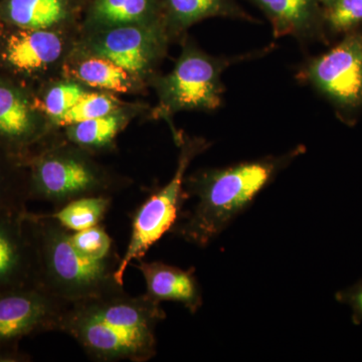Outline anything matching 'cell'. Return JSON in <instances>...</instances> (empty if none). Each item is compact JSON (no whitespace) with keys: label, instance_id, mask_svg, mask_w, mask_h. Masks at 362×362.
<instances>
[{"label":"cell","instance_id":"obj_1","mask_svg":"<svg viewBox=\"0 0 362 362\" xmlns=\"http://www.w3.org/2000/svg\"><path fill=\"white\" fill-rule=\"evenodd\" d=\"M160 302L125 290L70 302L59 332L97 362H147L156 356V328L165 320Z\"/></svg>","mask_w":362,"mask_h":362},{"label":"cell","instance_id":"obj_2","mask_svg":"<svg viewBox=\"0 0 362 362\" xmlns=\"http://www.w3.org/2000/svg\"><path fill=\"white\" fill-rule=\"evenodd\" d=\"M304 152L305 147L298 146L283 156L206 169L185 177V192L197 202L181 214L170 233L194 246H209Z\"/></svg>","mask_w":362,"mask_h":362},{"label":"cell","instance_id":"obj_3","mask_svg":"<svg viewBox=\"0 0 362 362\" xmlns=\"http://www.w3.org/2000/svg\"><path fill=\"white\" fill-rule=\"evenodd\" d=\"M25 216L37 249L39 286L49 294L74 302L123 289L114 277L120 261L90 258L56 221L30 211Z\"/></svg>","mask_w":362,"mask_h":362},{"label":"cell","instance_id":"obj_4","mask_svg":"<svg viewBox=\"0 0 362 362\" xmlns=\"http://www.w3.org/2000/svg\"><path fill=\"white\" fill-rule=\"evenodd\" d=\"M30 201L58 207L81 197L111 195L120 185L80 150L37 152L25 162Z\"/></svg>","mask_w":362,"mask_h":362},{"label":"cell","instance_id":"obj_5","mask_svg":"<svg viewBox=\"0 0 362 362\" xmlns=\"http://www.w3.org/2000/svg\"><path fill=\"white\" fill-rule=\"evenodd\" d=\"M180 147L173 178L136 209L130 240L114 275L119 284L124 285V276L132 262L144 258L150 247L170 233L180 220L181 209L188 199L185 189L187 169L195 157L209 148V143L202 138H187L181 141Z\"/></svg>","mask_w":362,"mask_h":362},{"label":"cell","instance_id":"obj_6","mask_svg":"<svg viewBox=\"0 0 362 362\" xmlns=\"http://www.w3.org/2000/svg\"><path fill=\"white\" fill-rule=\"evenodd\" d=\"M228 66V59L185 49L173 71L159 82L162 110L168 114L218 109L223 93L221 74Z\"/></svg>","mask_w":362,"mask_h":362},{"label":"cell","instance_id":"obj_7","mask_svg":"<svg viewBox=\"0 0 362 362\" xmlns=\"http://www.w3.org/2000/svg\"><path fill=\"white\" fill-rule=\"evenodd\" d=\"M305 77L340 113L351 116L362 109V32L346 33L329 52L312 59Z\"/></svg>","mask_w":362,"mask_h":362},{"label":"cell","instance_id":"obj_8","mask_svg":"<svg viewBox=\"0 0 362 362\" xmlns=\"http://www.w3.org/2000/svg\"><path fill=\"white\" fill-rule=\"evenodd\" d=\"M69 303L40 286L0 295V354L20 351L26 337L59 332Z\"/></svg>","mask_w":362,"mask_h":362},{"label":"cell","instance_id":"obj_9","mask_svg":"<svg viewBox=\"0 0 362 362\" xmlns=\"http://www.w3.org/2000/svg\"><path fill=\"white\" fill-rule=\"evenodd\" d=\"M165 33L156 23H131L98 33L90 42L93 54L114 62L129 74L142 75L160 57Z\"/></svg>","mask_w":362,"mask_h":362},{"label":"cell","instance_id":"obj_10","mask_svg":"<svg viewBox=\"0 0 362 362\" xmlns=\"http://www.w3.org/2000/svg\"><path fill=\"white\" fill-rule=\"evenodd\" d=\"M44 135L37 101L13 78L0 76V147L25 165Z\"/></svg>","mask_w":362,"mask_h":362},{"label":"cell","instance_id":"obj_11","mask_svg":"<svg viewBox=\"0 0 362 362\" xmlns=\"http://www.w3.org/2000/svg\"><path fill=\"white\" fill-rule=\"evenodd\" d=\"M25 211L0 213V295L39 286L37 249Z\"/></svg>","mask_w":362,"mask_h":362},{"label":"cell","instance_id":"obj_12","mask_svg":"<svg viewBox=\"0 0 362 362\" xmlns=\"http://www.w3.org/2000/svg\"><path fill=\"white\" fill-rule=\"evenodd\" d=\"M62 52L61 37L49 30L14 28L0 40V61L21 75L45 70L61 57Z\"/></svg>","mask_w":362,"mask_h":362},{"label":"cell","instance_id":"obj_13","mask_svg":"<svg viewBox=\"0 0 362 362\" xmlns=\"http://www.w3.org/2000/svg\"><path fill=\"white\" fill-rule=\"evenodd\" d=\"M146 283V294L158 302H177L190 314H195L204 303L202 290L194 269H183L160 261L140 259L135 266Z\"/></svg>","mask_w":362,"mask_h":362},{"label":"cell","instance_id":"obj_14","mask_svg":"<svg viewBox=\"0 0 362 362\" xmlns=\"http://www.w3.org/2000/svg\"><path fill=\"white\" fill-rule=\"evenodd\" d=\"M266 14L276 37L315 35L324 23L318 0H251Z\"/></svg>","mask_w":362,"mask_h":362},{"label":"cell","instance_id":"obj_15","mask_svg":"<svg viewBox=\"0 0 362 362\" xmlns=\"http://www.w3.org/2000/svg\"><path fill=\"white\" fill-rule=\"evenodd\" d=\"M2 18L16 28L49 30L66 16L64 0H6Z\"/></svg>","mask_w":362,"mask_h":362},{"label":"cell","instance_id":"obj_16","mask_svg":"<svg viewBox=\"0 0 362 362\" xmlns=\"http://www.w3.org/2000/svg\"><path fill=\"white\" fill-rule=\"evenodd\" d=\"M111 207V195H94L74 199L52 213L42 214L56 221L69 232L75 233L100 225Z\"/></svg>","mask_w":362,"mask_h":362},{"label":"cell","instance_id":"obj_17","mask_svg":"<svg viewBox=\"0 0 362 362\" xmlns=\"http://www.w3.org/2000/svg\"><path fill=\"white\" fill-rule=\"evenodd\" d=\"M170 20L177 28L187 26L211 16L252 21L237 0H165Z\"/></svg>","mask_w":362,"mask_h":362},{"label":"cell","instance_id":"obj_18","mask_svg":"<svg viewBox=\"0 0 362 362\" xmlns=\"http://www.w3.org/2000/svg\"><path fill=\"white\" fill-rule=\"evenodd\" d=\"M28 168L0 147V213L28 211Z\"/></svg>","mask_w":362,"mask_h":362},{"label":"cell","instance_id":"obj_19","mask_svg":"<svg viewBox=\"0 0 362 362\" xmlns=\"http://www.w3.org/2000/svg\"><path fill=\"white\" fill-rule=\"evenodd\" d=\"M74 76L90 87L125 93L129 90V73L110 59L94 54L74 66Z\"/></svg>","mask_w":362,"mask_h":362},{"label":"cell","instance_id":"obj_20","mask_svg":"<svg viewBox=\"0 0 362 362\" xmlns=\"http://www.w3.org/2000/svg\"><path fill=\"white\" fill-rule=\"evenodd\" d=\"M125 123V118L114 112L110 115L68 126L66 136L81 148H108Z\"/></svg>","mask_w":362,"mask_h":362},{"label":"cell","instance_id":"obj_21","mask_svg":"<svg viewBox=\"0 0 362 362\" xmlns=\"http://www.w3.org/2000/svg\"><path fill=\"white\" fill-rule=\"evenodd\" d=\"M153 11L151 0H97L95 20L112 25L141 23Z\"/></svg>","mask_w":362,"mask_h":362},{"label":"cell","instance_id":"obj_22","mask_svg":"<svg viewBox=\"0 0 362 362\" xmlns=\"http://www.w3.org/2000/svg\"><path fill=\"white\" fill-rule=\"evenodd\" d=\"M74 246L86 256L100 261H120L115 243L101 223L81 232H71Z\"/></svg>","mask_w":362,"mask_h":362},{"label":"cell","instance_id":"obj_23","mask_svg":"<svg viewBox=\"0 0 362 362\" xmlns=\"http://www.w3.org/2000/svg\"><path fill=\"white\" fill-rule=\"evenodd\" d=\"M117 109L114 98L100 93H85L75 106L54 121L58 125L71 126L92 119L110 115Z\"/></svg>","mask_w":362,"mask_h":362},{"label":"cell","instance_id":"obj_24","mask_svg":"<svg viewBox=\"0 0 362 362\" xmlns=\"http://www.w3.org/2000/svg\"><path fill=\"white\" fill-rule=\"evenodd\" d=\"M324 23L334 33H349L362 23V0H337L323 7Z\"/></svg>","mask_w":362,"mask_h":362},{"label":"cell","instance_id":"obj_25","mask_svg":"<svg viewBox=\"0 0 362 362\" xmlns=\"http://www.w3.org/2000/svg\"><path fill=\"white\" fill-rule=\"evenodd\" d=\"M81 86L74 83H62L47 90L40 103H37V109L47 114L52 121H57L85 94Z\"/></svg>","mask_w":362,"mask_h":362},{"label":"cell","instance_id":"obj_26","mask_svg":"<svg viewBox=\"0 0 362 362\" xmlns=\"http://www.w3.org/2000/svg\"><path fill=\"white\" fill-rule=\"evenodd\" d=\"M335 299L338 303L346 305L351 310V320L354 325L362 324V279L337 292Z\"/></svg>","mask_w":362,"mask_h":362},{"label":"cell","instance_id":"obj_27","mask_svg":"<svg viewBox=\"0 0 362 362\" xmlns=\"http://www.w3.org/2000/svg\"><path fill=\"white\" fill-rule=\"evenodd\" d=\"M321 4H322L323 7L329 6L333 2L337 1V0H318Z\"/></svg>","mask_w":362,"mask_h":362}]
</instances>
